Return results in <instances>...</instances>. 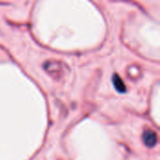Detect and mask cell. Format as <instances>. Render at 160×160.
<instances>
[{
  "mask_svg": "<svg viewBox=\"0 0 160 160\" xmlns=\"http://www.w3.org/2000/svg\"><path fill=\"white\" fill-rule=\"evenodd\" d=\"M112 82H113V84H114V87L116 88V90L120 93H123V92H126V85L124 83V82L122 81V79L117 75V74H114L113 75V78H112Z\"/></svg>",
  "mask_w": 160,
  "mask_h": 160,
  "instance_id": "obj_2",
  "label": "cell"
},
{
  "mask_svg": "<svg viewBox=\"0 0 160 160\" xmlns=\"http://www.w3.org/2000/svg\"><path fill=\"white\" fill-rule=\"evenodd\" d=\"M142 141L147 147H154L158 142V135L155 131L147 129L142 134Z\"/></svg>",
  "mask_w": 160,
  "mask_h": 160,
  "instance_id": "obj_1",
  "label": "cell"
}]
</instances>
